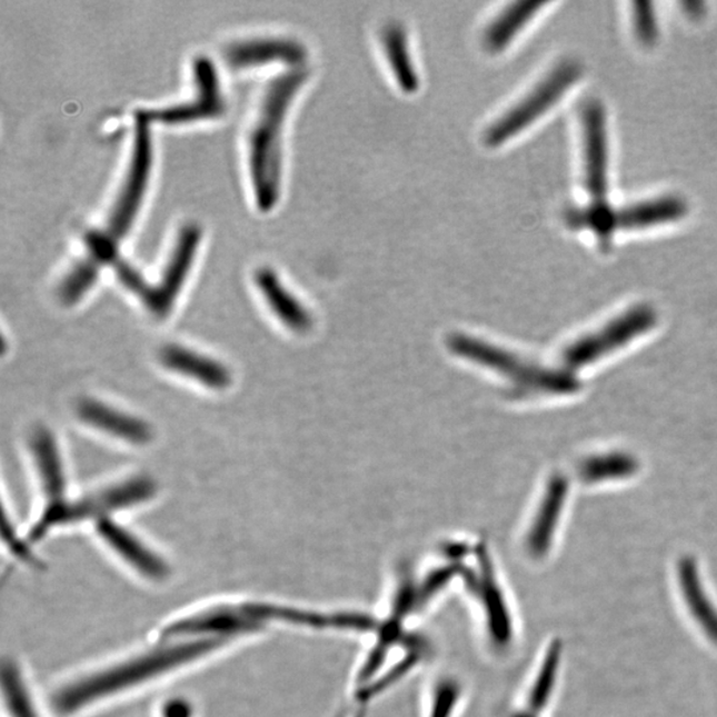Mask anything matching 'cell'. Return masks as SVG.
<instances>
[{
  "mask_svg": "<svg viewBox=\"0 0 717 717\" xmlns=\"http://www.w3.org/2000/svg\"><path fill=\"white\" fill-rule=\"evenodd\" d=\"M678 580L689 613L709 640L717 645V609L703 586L698 566L691 557L680 559Z\"/></svg>",
  "mask_w": 717,
  "mask_h": 717,
  "instance_id": "14",
  "label": "cell"
},
{
  "mask_svg": "<svg viewBox=\"0 0 717 717\" xmlns=\"http://www.w3.org/2000/svg\"><path fill=\"white\" fill-rule=\"evenodd\" d=\"M156 485L149 478H133L116 487L77 502L66 500L48 504L44 514L31 529L32 541L43 538L54 526L67 525L99 517L149 500L155 495Z\"/></svg>",
  "mask_w": 717,
  "mask_h": 717,
  "instance_id": "6",
  "label": "cell"
},
{
  "mask_svg": "<svg viewBox=\"0 0 717 717\" xmlns=\"http://www.w3.org/2000/svg\"><path fill=\"white\" fill-rule=\"evenodd\" d=\"M657 323V313L648 306H635L619 313L597 330L586 332L566 347L564 360L570 368L596 364L620 348L644 337Z\"/></svg>",
  "mask_w": 717,
  "mask_h": 717,
  "instance_id": "7",
  "label": "cell"
},
{
  "mask_svg": "<svg viewBox=\"0 0 717 717\" xmlns=\"http://www.w3.org/2000/svg\"><path fill=\"white\" fill-rule=\"evenodd\" d=\"M223 638L179 639L172 645L156 648L138 658L122 661L102 671L84 676L70 683L54 695V707L64 716L77 714L80 709L90 707L106 698L126 689L143 685L157 676L175 671L176 668L188 666L193 661L227 645Z\"/></svg>",
  "mask_w": 717,
  "mask_h": 717,
  "instance_id": "2",
  "label": "cell"
},
{
  "mask_svg": "<svg viewBox=\"0 0 717 717\" xmlns=\"http://www.w3.org/2000/svg\"><path fill=\"white\" fill-rule=\"evenodd\" d=\"M2 679L6 703L12 717H42L16 664L9 661L3 666Z\"/></svg>",
  "mask_w": 717,
  "mask_h": 717,
  "instance_id": "23",
  "label": "cell"
},
{
  "mask_svg": "<svg viewBox=\"0 0 717 717\" xmlns=\"http://www.w3.org/2000/svg\"><path fill=\"white\" fill-rule=\"evenodd\" d=\"M380 46L389 72L401 92L419 91L420 77L409 44L407 30L398 22L388 23L380 32Z\"/></svg>",
  "mask_w": 717,
  "mask_h": 717,
  "instance_id": "11",
  "label": "cell"
},
{
  "mask_svg": "<svg viewBox=\"0 0 717 717\" xmlns=\"http://www.w3.org/2000/svg\"><path fill=\"white\" fill-rule=\"evenodd\" d=\"M683 7H685V10L689 13V16L694 18H700L703 13H705V4L699 3V2H686L681 3Z\"/></svg>",
  "mask_w": 717,
  "mask_h": 717,
  "instance_id": "28",
  "label": "cell"
},
{
  "mask_svg": "<svg viewBox=\"0 0 717 717\" xmlns=\"http://www.w3.org/2000/svg\"><path fill=\"white\" fill-rule=\"evenodd\" d=\"M33 452H36L40 477L50 502L63 500L66 491L63 466H61L57 442L48 430L40 429L33 437Z\"/></svg>",
  "mask_w": 717,
  "mask_h": 717,
  "instance_id": "21",
  "label": "cell"
},
{
  "mask_svg": "<svg viewBox=\"0 0 717 717\" xmlns=\"http://www.w3.org/2000/svg\"><path fill=\"white\" fill-rule=\"evenodd\" d=\"M100 266L87 258L68 272L60 286V298L68 305L77 303L91 289L99 276Z\"/></svg>",
  "mask_w": 717,
  "mask_h": 717,
  "instance_id": "25",
  "label": "cell"
},
{
  "mask_svg": "<svg viewBox=\"0 0 717 717\" xmlns=\"http://www.w3.org/2000/svg\"><path fill=\"white\" fill-rule=\"evenodd\" d=\"M580 73H582V68L576 61L568 60L558 64L524 98L505 109L490 122L484 132L485 146L489 148L502 147L522 133L526 128L535 125L564 98L572 84L577 83Z\"/></svg>",
  "mask_w": 717,
  "mask_h": 717,
  "instance_id": "5",
  "label": "cell"
},
{
  "mask_svg": "<svg viewBox=\"0 0 717 717\" xmlns=\"http://www.w3.org/2000/svg\"><path fill=\"white\" fill-rule=\"evenodd\" d=\"M561 651V645H559V641H555L549 647L548 654H546L529 696V711L531 714H538L548 705L552 688L556 685Z\"/></svg>",
  "mask_w": 717,
  "mask_h": 717,
  "instance_id": "24",
  "label": "cell"
},
{
  "mask_svg": "<svg viewBox=\"0 0 717 717\" xmlns=\"http://www.w3.org/2000/svg\"><path fill=\"white\" fill-rule=\"evenodd\" d=\"M161 361L169 370L201 381L202 385L210 388L221 389L230 385V375L227 368L218 361L189 351L187 348L177 346L163 348Z\"/></svg>",
  "mask_w": 717,
  "mask_h": 717,
  "instance_id": "17",
  "label": "cell"
},
{
  "mask_svg": "<svg viewBox=\"0 0 717 717\" xmlns=\"http://www.w3.org/2000/svg\"><path fill=\"white\" fill-rule=\"evenodd\" d=\"M639 462L624 452L594 454L579 462L578 474L586 484H603L626 478L638 472Z\"/></svg>",
  "mask_w": 717,
  "mask_h": 717,
  "instance_id": "20",
  "label": "cell"
},
{
  "mask_svg": "<svg viewBox=\"0 0 717 717\" xmlns=\"http://www.w3.org/2000/svg\"><path fill=\"white\" fill-rule=\"evenodd\" d=\"M307 51L296 39L261 37L237 40L225 47L223 58L236 70L283 63L291 68L303 67Z\"/></svg>",
  "mask_w": 717,
  "mask_h": 717,
  "instance_id": "10",
  "label": "cell"
},
{
  "mask_svg": "<svg viewBox=\"0 0 717 717\" xmlns=\"http://www.w3.org/2000/svg\"><path fill=\"white\" fill-rule=\"evenodd\" d=\"M633 26L635 36L640 40V43L653 46L657 42L659 29L651 3H633Z\"/></svg>",
  "mask_w": 717,
  "mask_h": 717,
  "instance_id": "26",
  "label": "cell"
},
{
  "mask_svg": "<svg viewBox=\"0 0 717 717\" xmlns=\"http://www.w3.org/2000/svg\"><path fill=\"white\" fill-rule=\"evenodd\" d=\"M79 418L94 428L104 430L126 441L146 444L152 439V429L147 422L102 406L98 401H83L78 408Z\"/></svg>",
  "mask_w": 717,
  "mask_h": 717,
  "instance_id": "15",
  "label": "cell"
},
{
  "mask_svg": "<svg viewBox=\"0 0 717 717\" xmlns=\"http://www.w3.org/2000/svg\"><path fill=\"white\" fill-rule=\"evenodd\" d=\"M459 699V689L456 686L446 683L437 689L434 699L432 717H449Z\"/></svg>",
  "mask_w": 717,
  "mask_h": 717,
  "instance_id": "27",
  "label": "cell"
},
{
  "mask_svg": "<svg viewBox=\"0 0 717 717\" xmlns=\"http://www.w3.org/2000/svg\"><path fill=\"white\" fill-rule=\"evenodd\" d=\"M98 531L101 538L143 577L162 580L169 576L167 564L121 526L109 520H100Z\"/></svg>",
  "mask_w": 717,
  "mask_h": 717,
  "instance_id": "13",
  "label": "cell"
},
{
  "mask_svg": "<svg viewBox=\"0 0 717 717\" xmlns=\"http://www.w3.org/2000/svg\"><path fill=\"white\" fill-rule=\"evenodd\" d=\"M584 135L585 186L594 201H604L609 188V141L605 109L597 100L587 101L580 112Z\"/></svg>",
  "mask_w": 717,
  "mask_h": 717,
  "instance_id": "9",
  "label": "cell"
},
{
  "mask_svg": "<svg viewBox=\"0 0 717 717\" xmlns=\"http://www.w3.org/2000/svg\"><path fill=\"white\" fill-rule=\"evenodd\" d=\"M201 237V228L197 223H188L180 229L161 279L157 285H149L138 270H135L121 257L116 259L112 266L118 272L120 282L135 296H138L148 310L156 313L157 317H166L172 310L175 300L187 281Z\"/></svg>",
  "mask_w": 717,
  "mask_h": 717,
  "instance_id": "4",
  "label": "cell"
},
{
  "mask_svg": "<svg viewBox=\"0 0 717 717\" xmlns=\"http://www.w3.org/2000/svg\"><path fill=\"white\" fill-rule=\"evenodd\" d=\"M256 281L259 291L262 292L272 311L281 318L282 322L293 330H303L309 326L310 319L302 305L279 281L275 271L270 269L259 270Z\"/></svg>",
  "mask_w": 717,
  "mask_h": 717,
  "instance_id": "19",
  "label": "cell"
},
{
  "mask_svg": "<svg viewBox=\"0 0 717 717\" xmlns=\"http://www.w3.org/2000/svg\"><path fill=\"white\" fill-rule=\"evenodd\" d=\"M307 79L303 67L289 68L266 86L249 136V173L257 208L275 209L281 198L287 114Z\"/></svg>",
  "mask_w": 717,
  "mask_h": 717,
  "instance_id": "1",
  "label": "cell"
},
{
  "mask_svg": "<svg viewBox=\"0 0 717 717\" xmlns=\"http://www.w3.org/2000/svg\"><path fill=\"white\" fill-rule=\"evenodd\" d=\"M565 220L574 230H591L604 248L610 245L613 235L618 230L617 209H613L605 200L570 208L566 210Z\"/></svg>",
  "mask_w": 717,
  "mask_h": 717,
  "instance_id": "22",
  "label": "cell"
},
{
  "mask_svg": "<svg viewBox=\"0 0 717 717\" xmlns=\"http://www.w3.org/2000/svg\"><path fill=\"white\" fill-rule=\"evenodd\" d=\"M544 4L542 2L524 0V2L510 3L501 11L496 12L485 24L481 33L484 50L490 54H498L507 50Z\"/></svg>",
  "mask_w": 717,
  "mask_h": 717,
  "instance_id": "12",
  "label": "cell"
},
{
  "mask_svg": "<svg viewBox=\"0 0 717 717\" xmlns=\"http://www.w3.org/2000/svg\"><path fill=\"white\" fill-rule=\"evenodd\" d=\"M566 495L568 484L562 477H556L549 485L548 495L529 532L528 549L532 557H544L548 552L562 514Z\"/></svg>",
  "mask_w": 717,
  "mask_h": 717,
  "instance_id": "18",
  "label": "cell"
},
{
  "mask_svg": "<svg viewBox=\"0 0 717 717\" xmlns=\"http://www.w3.org/2000/svg\"><path fill=\"white\" fill-rule=\"evenodd\" d=\"M153 163L152 133L146 112L139 111L135 118V136L131 160L118 198L109 211L106 227L91 231L86 237L88 258L100 268L111 265L120 257L119 243L132 229L139 215L143 197L149 186Z\"/></svg>",
  "mask_w": 717,
  "mask_h": 717,
  "instance_id": "3",
  "label": "cell"
},
{
  "mask_svg": "<svg viewBox=\"0 0 717 717\" xmlns=\"http://www.w3.org/2000/svg\"><path fill=\"white\" fill-rule=\"evenodd\" d=\"M195 98L182 104L143 111L150 122L179 126L220 118L227 109L217 68L208 57H198L193 63Z\"/></svg>",
  "mask_w": 717,
  "mask_h": 717,
  "instance_id": "8",
  "label": "cell"
},
{
  "mask_svg": "<svg viewBox=\"0 0 717 717\" xmlns=\"http://www.w3.org/2000/svg\"><path fill=\"white\" fill-rule=\"evenodd\" d=\"M687 210V203L675 196L628 205L617 210L618 230L646 229L680 220Z\"/></svg>",
  "mask_w": 717,
  "mask_h": 717,
  "instance_id": "16",
  "label": "cell"
}]
</instances>
